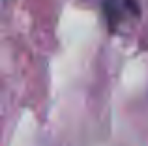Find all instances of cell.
I'll use <instances>...</instances> for the list:
<instances>
[{
  "mask_svg": "<svg viewBox=\"0 0 148 146\" xmlns=\"http://www.w3.org/2000/svg\"><path fill=\"white\" fill-rule=\"evenodd\" d=\"M103 13H105V19H107V25L111 26V30H114L122 23L137 17L139 8L135 0H105Z\"/></svg>",
  "mask_w": 148,
  "mask_h": 146,
  "instance_id": "6da1fadb",
  "label": "cell"
}]
</instances>
